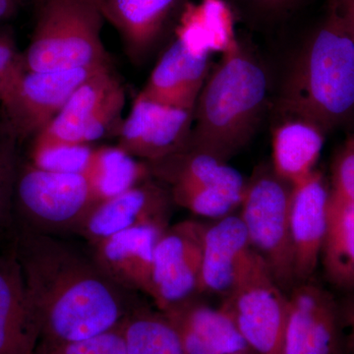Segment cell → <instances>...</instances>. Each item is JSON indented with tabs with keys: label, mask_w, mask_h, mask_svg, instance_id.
<instances>
[{
	"label": "cell",
	"mask_w": 354,
	"mask_h": 354,
	"mask_svg": "<svg viewBox=\"0 0 354 354\" xmlns=\"http://www.w3.org/2000/svg\"><path fill=\"white\" fill-rule=\"evenodd\" d=\"M24 57L12 39L0 36V102L26 71Z\"/></svg>",
	"instance_id": "cell-30"
},
{
	"label": "cell",
	"mask_w": 354,
	"mask_h": 354,
	"mask_svg": "<svg viewBox=\"0 0 354 354\" xmlns=\"http://www.w3.org/2000/svg\"><path fill=\"white\" fill-rule=\"evenodd\" d=\"M39 339L41 325L12 242L0 250V354H37Z\"/></svg>",
	"instance_id": "cell-17"
},
{
	"label": "cell",
	"mask_w": 354,
	"mask_h": 354,
	"mask_svg": "<svg viewBox=\"0 0 354 354\" xmlns=\"http://www.w3.org/2000/svg\"><path fill=\"white\" fill-rule=\"evenodd\" d=\"M151 176L167 188L184 187L227 193L241 199L247 181L227 162L201 151L185 149L169 157L147 162Z\"/></svg>",
	"instance_id": "cell-21"
},
{
	"label": "cell",
	"mask_w": 354,
	"mask_h": 354,
	"mask_svg": "<svg viewBox=\"0 0 354 354\" xmlns=\"http://www.w3.org/2000/svg\"><path fill=\"white\" fill-rule=\"evenodd\" d=\"M288 297L281 354H348L344 313L330 292L308 281Z\"/></svg>",
	"instance_id": "cell-10"
},
{
	"label": "cell",
	"mask_w": 354,
	"mask_h": 354,
	"mask_svg": "<svg viewBox=\"0 0 354 354\" xmlns=\"http://www.w3.org/2000/svg\"><path fill=\"white\" fill-rule=\"evenodd\" d=\"M172 204L169 188L150 177L131 189L95 205L76 232L94 244L130 228L167 227Z\"/></svg>",
	"instance_id": "cell-13"
},
{
	"label": "cell",
	"mask_w": 354,
	"mask_h": 354,
	"mask_svg": "<svg viewBox=\"0 0 354 354\" xmlns=\"http://www.w3.org/2000/svg\"><path fill=\"white\" fill-rule=\"evenodd\" d=\"M230 354H258L256 353L255 351H253L252 349H247V351H237V353H230Z\"/></svg>",
	"instance_id": "cell-36"
},
{
	"label": "cell",
	"mask_w": 354,
	"mask_h": 354,
	"mask_svg": "<svg viewBox=\"0 0 354 354\" xmlns=\"http://www.w3.org/2000/svg\"><path fill=\"white\" fill-rule=\"evenodd\" d=\"M328 8L335 11L354 35V0H328Z\"/></svg>",
	"instance_id": "cell-32"
},
{
	"label": "cell",
	"mask_w": 354,
	"mask_h": 354,
	"mask_svg": "<svg viewBox=\"0 0 354 354\" xmlns=\"http://www.w3.org/2000/svg\"><path fill=\"white\" fill-rule=\"evenodd\" d=\"M205 225L185 221L162 232L153 253L150 297L160 312L199 290Z\"/></svg>",
	"instance_id": "cell-11"
},
{
	"label": "cell",
	"mask_w": 354,
	"mask_h": 354,
	"mask_svg": "<svg viewBox=\"0 0 354 354\" xmlns=\"http://www.w3.org/2000/svg\"><path fill=\"white\" fill-rule=\"evenodd\" d=\"M99 203L84 174L44 171L30 162L19 165L14 208L22 218L20 230L77 232Z\"/></svg>",
	"instance_id": "cell-6"
},
{
	"label": "cell",
	"mask_w": 354,
	"mask_h": 354,
	"mask_svg": "<svg viewBox=\"0 0 354 354\" xmlns=\"http://www.w3.org/2000/svg\"><path fill=\"white\" fill-rule=\"evenodd\" d=\"M242 3L260 15H281L290 10L298 0H241Z\"/></svg>",
	"instance_id": "cell-31"
},
{
	"label": "cell",
	"mask_w": 354,
	"mask_h": 354,
	"mask_svg": "<svg viewBox=\"0 0 354 354\" xmlns=\"http://www.w3.org/2000/svg\"><path fill=\"white\" fill-rule=\"evenodd\" d=\"M125 91L109 68L76 88L59 113L32 142L88 144L120 133Z\"/></svg>",
	"instance_id": "cell-8"
},
{
	"label": "cell",
	"mask_w": 354,
	"mask_h": 354,
	"mask_svg": "<svg viewBox=\"0 0 354 354\" xmlns=\"http://www.w3.org/2000/svg\"><path fill=\"white\" fill-rule=\"evenodd\" d=\"M194 111L176 108L138 94L118 133V147L152 162L187 149Z\"/></svg>",
	"instance_id": "cell-12"
},
{
	"label": "cell",
	"mask_w": 354,
	"mask_h": 354,
	"mask_svg": "<svg viewBox=\"0 0 354 354\" xmlns=\"http://www.w3.org/2000/svg\"><path fill=\"white\" fill-rule=\"evenodd\" d=\"M220 306L232 319L249 348L258 354L281 353L288 293L255 251Z\"/></svg>",
	"instance_id": "cell-7"
},
{
	"label": "cell",
	"mask_w": 354,
	"mask_h": 354,
	"mask_svg": "<svg viewBox=\"0 0 354 354\" xmlns=\"http://www.w3.org/2000/svg\"><path fill=\"white\" fill-rule=\"evenodd\" d=\"M332 191L354 204V134L348 135L332 164Z\"/></svg>",
	"instance_id": "cell-29"
},
{
	"label": "cell",
	"mask_w": 354,
	"mask_h": 354,
	"mask_svg": "<svg viewBox=\"0 0 354 354\" xmlns=\"http://www.w3.org/2000/svg\"><path fill=\"white\" fill-rule=\"evenodd\" d=\"M22 3L23 0H0V20L12 17Z\"/></svg>",
	"instance_id": "cell-34"
},
{
	"label": "cell",
	"mask_w": 354,
	"mask_h": 354,
	"mask_svg": "<svg viewBox=\"0 0 354 354\" xmlns=\"http://www.w3.org/2000/svg\"><path fill=\"white\" fill-rule=\"evenodd\" d=\"M84 176L99 202L118 196L152 177L146 162H140L118 146L94 149Z\"/></svg>",
	"instance_id": "cell-24"
},
{
	"label": "cell",
	"mask_w": 354,
	"mask_h": 354,
	"mask_svg": "<svg viewBox=\"0 0 354 354\" xmlns=\"http://www.w3.org/2000/svg\"><path fill=\"white\" fill-rule=\"evenodd\" d=\"M270 97L267 67L239 41L209 72L194 108L187 149L228 162L255 136Z\"/></svg>",
	"instance_id": "cell-3"
},
{
	"label": "cell",
	"mask_w": 354,
	"mask_h": 354,
	"mask_svg": "<svg viewBox=\"0 0 354 354\" xmlns=\"http://www.w3.org/2000/svg\"><path fill=\"white\" fill-rule=\"evenodd\" d=\"M127 354H186L162 312L136 311L122 324Z\"/></svg>",
	"instance_id": "cell-25"
},
{
	"label": "cell",
	"mask_w": 354,
	"mask_h": 354,
	"mask_svg": "<svg viewBox=\"0 0 354 354\" xmlns=\"http://www.w3.org/2000/svg\"><path fill=\"white\" fill-rule=\"evenodd\" d=\"M37 354H127V353L124 335L120 325L115 329L95 335V337H88V339L39 348Z\"/></svg>",
	"instance_id": "cell-28"
},
{
	"label": "cell",
	"mask_w": 354,
	"mask_h": 354,
	"mask_svg": "<svg viewBox=\"0 0 354 354\" xmlns=\"http://www.w3.org/2000/svg\"><path fill=\"white\" fill-rule=\"evenodd\" d=\"M93 152L88 144L32 142L30 162L44 171L84 174Z\"/></svg>",
	"instance_id": "cell-26"
},
{
	"label": "cell",
	"mask_w": 354,
	"mask_h": 354,
	"mask_svg": "<svg viewBox=\"0 0 354 354\" xmlns=\"http://www.w3.org/2000/svg\"><path fill=\"white\" fill-rule=\"evenodd\" d=\"M212 53L183 32L164 51L140 94L176 108L192 109L209 74Z\"/></svg>",
	"instance_id": "cell-14"
},
{
	"label": "cell",
	"mask_w": 354,
	"mask_h": 354,
	"mask_svg": "<svg viewBox=\"0 0 354 354\" xmlns=\"http://www.w3.org/2000/svg\"><path fill=\"white\" fill-rule=\"evenodd\" d=\"M108 66L66 70H26L2 102L0 120L18 143L35 138L55 120L71 95Z\"/></svg>",
	"instance_id": "cell-9"
},
{
	"label": "cell",
	"mask_w": 354,
	"mask_h": 354,
	"mask_svg": "<svg viewBox=\"0 0 354 354\" xmlns=\"http://www.w3.org/2000/svg\"><path fill=\"white\" fill-rule=\"evenodd\" d=\"M18 141L0 120V241L12 228Z\"/></svg>",
	"instance_id": "cell-27"
},
{
	"label": "cell",
	"mask_w": 354,
	"mask_h": 354,
	"mask_svg": "<svg viewBox=\"0 0 354 354\" xmlns=\"http://www.w3.org/2000/svg\"><path fill=\"white\" fill-rule=\"evenodd\" d=\"M292 186L271 167H261L250 180L239 207L247 236L277 283L286 293L297 286L290 230Z\"/></svg>",
	"instance_id": "cell-5"
},
{
	"label": "cell",
	"mask_w": 354,
	"mask_h": 354,
	"mask_svg": "<svg viewBox=\"0 0 354 354\" xmlns=\"http://www.w3.org/2000/svg\"><path fill=\"white\" fill-rule=\"evenodd\" d=\"M101 8L80 0H41L31 43L25 51L26 69L66 71L108 66L102 41Z\"/></svg>",
	"instance_id": "cell-4"
},
{
	"label": "cell",
	"mask_w": 354,
	"mask_h": 354,
	"mask_svg": "<svg viewBox=\"0 0 354 354\" xmlns=\"http://www.w3.org/2000/svg\"><path fill=\"white\" fill-rule=\"evenodd\" d=\"M205 225L198 292L225 295L232 290L253 253L239 214Z\"/></svg>",
	"instance_id": "cell-18"
},
{
	"label": "cell",
	"mask_w": 354,
	"mask_h": 354,
	"mask_svg": "<svg viewBox=\"0 0 354 354\" xmlns=\"http://www.w3.org/2000/svg\"><path fill=\"white\" fill-rule=\"evenodd\" d=\"M167 227L130 228L95 242L92 244L95 264L122 290L142 291L150 297L153 253Z\"/></svg>",
	"instance_id": "cell-16"
},
{
	"label": "cell",
	"mask_w": 354,
	"mask_h": 354,
	"mask_svg": "<svg viewBox=\"0 0 354 354\" xmlns=\"http://www.w3.org/2000/svg\"><path fill=\"white\" fill-rule=\"evenodd\" d=\"M342 313H344L348 354H354V304L346 311H342Z\"/></svg>",
	"instance_id": "cell-33"
},
{
	"label": "cell",
	"mask_w": 354,
	"mask_h": 354,
	"mask_svg": "<svg viewBox=\"0 0 354 354\" xmlns=\"http://www.w3.org/2000/svg\"><path fill=\"white\" fill-rule=\"evenodd\" d=\"M320 261L333 286L354 291V204L332 190Z\"/></svg>",
	"instance_id": "cell-23"
},
{
	"label": "cell",
	"mask_w": 354,
	"mask_h": 354,
	"mask_svg": "<svg viewBox=\"0 0 354 354\" xmlns=\"http://www.w3.org/2000/svg\"><path fill=\"white\" fill-rule=\"evenodd\" d=\"M13 246L41 325L38 349L104 334L127 318L122 288L94 260L50 234L24 230Z\"/></svg>",
	"instance_id": "cell-1"
},
{
	"label": "cell",
	"mask_w": 354,
	"mask_h": 354,
	"mask_svg": "<svg viewBox=\"0 0 354 354\" xmlns=\"http://www.w3.org/2000/svg\"><path fill=\"white\" fill-rule=\"evenodd\" d=\"M80 1L88 2V3L95 4V6L102 7V0H80Z\"/></svg>",
	"instance_id": "cell-35"
},
{
	"label": "cell",
	"mask_w": 354,
	"mask_h": 354,
	"mask_svg": "<svg viewBox=\"0 0 354 354\" xmlns=\"http://www.w3.org/2000/svg\"><path fill=\"white\" fill-rule=\"evenodd\" d=\"M325 133L299 118H285L272 130V171L291 186L316 171Z\"/></svg>",
	"instance_id": "cell-22"
},
{
	"label": "cell",
	"mask_w": 354,
	"mask_h": 354,
	"mask_svg": "<svg viewBox=\"0 0 354 354\" xmlns=\"http://www.w3.org/2000/svg\"><path fill=\"white\" fill-rule=\"evenodd\" d=\"M185 0H102L104 19L120 32L128 55L143 62L162 39Z\"/></svg>",
	"instance_id": "cell-20"
},
{
	"label": "cell",
	"mask_w": 354,
	"mask_h": 354,
	"mask_svg": "<svg viewBox=\"0 0 354 354\" xmlns=\"http://www.w3.org/2000/svg\"><path fill=\"white\" fill-rule=\"evenodd\" d=\"M329 196L330 190L318 171L292 186L290 230L297 286L310 281L320 262Z\"/></svg>",
	"instance_id": "cell-15"
},
{
	"label": "cell",
	"mask_w": 354,
	"mask_h": 354,
	"mask_svg": "<svg viewBox=\"0 0 354 354\" xmlns=\"http://www.w3.org/2000/svg\"><path fill=\"white\" fill-rule=\"evenodd\" d=\"M278 109L325 134L354 125V35L332 9L293 58Z\"/></svg>",
	"instance_id": "cell-2"
},
{
	"label": "cell",
	"mask_w": 354,
	"mask_h": 354,
	"mask_svg": "<svg viewBox=\"0 0 354 354\" xmlns=\"http://www.w3.org/2000/svg\"><path fill=\"white\" fill-rule=\"evenodd\" d=\"M162 313L186 354H230L250 349L223 307L214 308L190 298Z\"/></svg>",
	"instance_id": "cell-19"
}]
</instances>
